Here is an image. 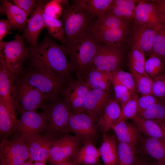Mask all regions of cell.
<instances>
[{"label": "cell", "instance_id": "cell-1", "mask_svg": "<svg viewBox=\"0 0 165 165\" xmlns=\"http://www.w3.org/2000/svg\"><path fill=\"white\" fill-rule=\"evenodd\" d=\"M31 49L32 70L69 79L72 70L63 45L48 38Z\"/></svg>", "mask_w": 165, "mask_h": 165}, {"label": "cell", "instance_id": "cell-2", "mask_svg": "<svg viewBox=\"0 0 165 165\" xmlns=\"http://www.w3.org/2000/svg\"><path fill=\"white\" fill-rule=\"evenodd\" d=\"M72 71L82 79L92 66L97 43L91 33L63 44Z\"/></svg>", "mask_w": 165, "mask_h": 165}, {"label": "cell", "instance_id": "cell-3", "mask_svg": "<svg viewBox=\"0 0 165 165\" xmlns=\"http://www.w3.org/2000/svg\"><path fill=\"white\" fill-rule=\"evenodd\" d=\"M62 6L61 16L65 33V43L91 33L93 19L78 6L70 4L68 1L62 0Z\"/></svg>", "mask_w": 165, "mask_h": 165}, {"label": "cell", "instance_id": "cell-4", "mask_svg": "<svg viewBox=\"0 0 165 165\" xmlns=\"http://www.w3.org/2000/svg\"><path fill=\"white\" fill-rule=\"evenodd\" d=\"M43 110L41 114L47 123L44 135L54 141L69 134L68 122L72 113L64 100L50 103Z\"/></svg>", "mask_w": 165, "mask_h": 165}, {"label": "cell", "instance_id": "cell-5", "mask_svg": "<svg viewBox=\"0 0 165 165\" xmlns=\"http://www.w3.org/2000/svg\"><path fill=\"white\" fill-rule=\"evenodd\" d=\"M19 78L31 86L41 94L45 101L50 103L59 99L68 79L47 74L31 70Z\"/></svg>", "mask_w": 165, "mask_h": 165}, {"label": "cell", "instance_id": "cell-6", "mask_svg": "<svg viewBox=\"0 0 165 165\" xmlns=\"http://www.w3.org/2000/svg\"><path fill=\"white\" fill-rule=\"evenodd\" d=\"M24 39L16 35L11 41L0 42V58L16 79L24 73L23 64L30 56L31 48L26 46Z\"/></svg>", "mask_w": 165, "mask_h": 165}, {"label": "cell", "instance_id": "cell-7", "mask_svg": "<svg viewBox=\"0 0 165 165\" xmlns=\"http://www.w3.org/2000/svg\"><path fill=\"white\" fill-rule=\"evenodd\" d=\"M14 95L16 110L20 115L27 111L43 109L47 105L37 90L19 78L15 81Z\"/></svg>", "mask_w": 165, "mask_h": 165}, {"label": "cell", "instance_id": "cell-8", "mask_svg": "<svg viewBox=\"0 0 165 165\" xmlns=\"http://www.w3.org/2000/svg\"><path fill=\"white\" fill-rule=\"evenodd\" d=\"M97 43L92 66L98 69L110 72L119 69L125 47L112 44Z\"/></svg>", "mask_w": 165, "mask_h": 165}, {"label": "cell", "instance_id": "cell-9", "mask_svg": "<svg viewBox=\"0 0 165 165\" xmlns=\"http://www.w3.org/2000/svg\"><path fill=\"white\" fill-rule=\"evenodd\" d=\"M28 142L14 136L11 140H2L0 145V163L5 165H21L29 159Z\"/></svg>", "mask_w": 165, "mask_h": 165}, {"label": "cell", "instance_id": "cell-10", "mask_svg": "<svg viewBox=\"0 0 165 165\" xmlns=\"http://www.w3.org/2000/svg\"><path fill=\"white\" fill-rule=\"evenodd\" d=\"M82 141L69 134L53 141L47 162L50 165L60 164L71 160L81 148Z\"/></svg>", "mask_w": 165, "mask_h": 165}, {"label": "cell", "instance_id": "cell-11", "mask_svg": "<svg viewBox=\"0 0 165 165\" xmlns=\"http://www.w3.org/2000/svg\"><path fill=\"white\" fill-rule=\"evenodd\" d=\"M47 123L41 114L36 111H27L18 119L14 136L27 141L45 130Z\"/></svg>", "mask_w": 165, "mask_h": 165}, {"label": "cell", "instance_id": "cell-12", "mask_svg": "<svg viewBox=\"0 0 165 165\" xmlns=\"http://www.w3.org/2000/svg\"><path fill=\"white\" fill-rule=\"evenodd\" d=\"M131 23L128 35V46L131 49H138L143 52L145 55L150 56L152 54L156 30L134 20Z\"/></svg>", "mask_w": 165, "mask_h": 165}, {"label": "cell", "instance_id": "cell-13", "mask_svg": "<svg viewBox=\"0 0 165 165\" xmlns=\"http://www.w3.org/2000/svg\"><path fill=\"white\" fill-rule=\"evenodd\" d=\"M90 88L83 80H69L62 92L64 101L73 114L84 112L86 95Z\"/></svg>", "mask_w": 165, "mask_h": 165}, {"label": "cell", "instance_id": "cell-14", "mask_svg": "<svg viewBox=\"0 0 165 165\" xmlns=\"http://www.w3.org/2000/svg\"><path fill=\"white\" fill-rule=\"evenodd\" d=\"M96 119L84 112L72 113L68 122L70 132L75 134L82 142L86 140H92L98 132Z\"/></svg>", "mask_w": 165, "mask_h": 165}, {"label": "cell", "instance_id": "cell-15", "mask_svg": "<svg viewBox=\"0 0 165 165\" xmlns=\"http://www.w3.org/2000/svg\"><path fill=\"white\" fill-rule=\"evenodd\" d=\"M139 0L135 11L134 20L155 30L165 24V19L152 1Z\"/></svg>", "mask_w": 165, "mask_h": 165}, {"label": "cell", "instance_id": "cell-16", "mask_svg": "<svg viewBox=\"0 0 165 165\" xmlns=\"http://www.w3.org/2000/svg\"><path fill=\"white\" fill-rule=\"evenodd\" d=\"M16 79L0 58V100L4 103L14 120L17 122L14 95Z\"/></svg>", "mask_w": 165, "mask_h": 165}, {"label": "cell", "instance_id": "cell-17", "mask_svg": "<svg viewBox=\"0 0 165 165\" xmlns=\"http://www.w3.org/2000/svg\"><path fill=\"white\" fill-rule=\"evenodd\" d=\"M46 3L40 0L37 8L28 19L23 35L31 47H35L38 44V39L42 30L45 28L42 16L43 9Z\"/></svg>", "mask_w": 165, "mask_h": 165}, {"label": "cell", "instance_id": "cell-18", "mask_svg": "<svg viewBox=\"0 0 165 165\" xmlns=\"http://www.w3.org/2000/svg\"><path fill=\"white\" fill-rule=\"evenodd\" d=\"M110 99L108 91L90 89L85 100L84 112L96 119Z\"/></svg>", "mask_w": 165, "mask_h": 165}, {"label": "cell", "instance_id": "cell-19", "mask_svg": "<svg viewBox=\"0 0 165 165\" xmlns=\"http://www.w3.org/2000/svg\"><path fill=\"white\" fill-rule=\"evenodd\" d=\"M53 141L48 137L40 134L28 140V142L29 152V161L32 163L33 162L47 161Z\"/></svg>", "mask_w": 165, "mask_h": 165}, {"label": "cell", "instance_id": "cell-20", "mask_svg": "<svg viewBox=\"0 0 165 165\" xmlns=\"http://www.w3.org/2000/svg\"><path fill=\"white\" fill-rule=\"evenodd\" d=\"M0 11L6 15L11 29L20 31L25 28L28 16L17 6L7 0H2Z\"/></svg>", "mask_w": 165, "mask_h": 165}, {"label": "cell", "instance_id": "cell-21", "mask_svg": "<svg viewBox=\"0 0 165 165\" xmlns=\"http://www.w3.org/2000/svg\"><path fill=\"white\" fill-rule=\"evenodd\" d=\"M112 72L101 71L92 66L81 79L90 89L108 91L112 83Z\"/></svg>", "mask_w": 165, "mask_h": 165}, {"label": "cell", "instance_id": "cell-22", "mask_svg": "<svg viewBox=\"0 0 165 165\" xmlns=\"http://www.w3.org/2000/svg\"><path fill=\"white\" fill-rule=\"evenodd\" d=\"M139 0H113L105 14L112 15L131 23Z\"/></svg>", "mask_w": 165, "mask_h": 165}, {"label": "cell", "instance_id": "cell-23", "mask_svg": "<svg viewBox=\"0 0 165 165\" xmlns=\"http://www.w3.org/2000/svg\"><path fill=\"white\" fill-rule=\"evenodd\" d=\"M83 145L71 160L79 165L100 164L99 149L95 146L91 140L82 141Z\"/></svg>", "mask_w": 165, "mask_h": 165}, {"label": "cell", "instance_id": "cell-24", "mask_svg": "<svg viewBox=\"0 0 165 165\" xmlns=\"http://www.w3.org/2000/svg\"><path fill=\"white\" fill-rule=\"evenodd\" d=\"M130 28L93 30H91V33L97 43L123 46V43L126 39Z\"/></svg>", "mask_w": 165, "mask_h": 165}, {"label": "cell", "instance_id": "cell-25", "mask_svg": "<svg viewBox=\"0 0 165 165\" xmlns=\"http://www.w3.org/2000/svg\"><path fill=\"white\" fill-rule=\"evenodd\" d=\"M118 142L135 146L141 138L138 128L122 120L115 123L112 126Z\"/></svg>", "mask_w": 165, "mask_h": 165}, {"label": "cell", "instance_id": "cell-26", "mask_svg": "<svg viewBox=\"0 0 165 165\" xmlns=\"http://www.w3.org/2000/svg\"><path fill=\"white\" fill-rule=\"evenodd\" d=\"M103 111L97 122L98 126L103 134L107 133L118 120L121 115V107L115 99H110Z\"/></svg>", "mask_w": 165, "mask_h": 165}, {"label": "cell", "instance_id": "cell-27", "mask_svg": "<svg viewBox=\"0 0 165 165\" xmlns=\"http://www.w3.org/2000/svg\"><path fill=\"white\" fill-rule=\"evenodd\" d=\"M102 142L99 148L103 165H118L117 144L116 137L103 134Z\"/></svg>", "mask_w": 165, "mask_h": 165}, {"label": "cell", "instance_id": "cell-28", "mask_svg": "<svg viewBox=\"0 0 165 165\" xmlns=\"http://www.w3.org/2000/svg\"><path fill=\"white\" fill-rule=\"evenodd\" d=\"M113 0H74L72 3L78 6L93 19L105 14Z\"/></svg>", "mask_w": 165, "mask_h": 165}, {"label": "cell", "instance_id": "cell-29", "mask_svg": "<svg viewBox=\"0 0 165 165\" xmlns=\"http://www.w3.org/2000/svg\"><path fill=\"white\" fill-rule=\"evenodd\" d=\"M141 148L145 154L157 161L165 158V139L147 137L141 141Z\"/></svg>", "mask_w": 165, "mask_h": 165}, {"label": "cell", "instance_id": "cell-30", "mask_svg": "<svg viewBox=\"0 0 165 165\" xmlns=\"http://www.w3.org/2000/svg\"><path fill=\"white\" fill-rule=\"evenodd\" d=\"M133 119L140 131L148 137L165 139V130L158 123L137 116Z\"/></svg>", "mask_w": 165, "mask_h": 165}, {"label": "cell", "instance_id": "cell-31", "mask_svg": "<svg viewBox=\"0 0 165 165\" xmlns=\"http://www.w3.org/2000/svg\"><path fill=\"white\" fill-rule=\"evenodd\" d=\"M17 124L4 103L0 100V133L2 140L14 134Z\"/></svg>", "mask_w": 165, "mask_h": 165}, {"label": "cell", "instance_id": "cell-32", "mask_svg": "<svg viewBox=\"0 0 165 165\" xmlns=\"http://www.w3.org/2000/svg\"><path fill=\"white\" fill-rule=\"evenodd\" d=\"M136 116L154 121L165 130V101H159Z\"/></svg>", "mask_w": 165, "mask_h": 165}, {"label": "cell", "instance_id": "cell-33", "mask_svg": "<svg viewBox=\"0 0 165 165\" xmlns=\"http://www.w3.org/2000/svg\"><path fill=\"white\" fill-rule=\"evenodd\" d=\"M130 23L115 16L105 14L94 21L91 30L128 28L130 27Z\"/></svg>", "mask_w": 165, "mask_h": 165}, {"label": "cell", "instance_id": "cell-34", "mask_svg": "<svg viewBox=\"0 0 165 165\" xmlns=\"http://www.w3.org/2000/svg\"><path fill=\"white\" fill-rule=\"evenodd\" d=\"M42 14L45 28L47 29L50 35L64 44L65 42L66 36L64 26L62 20L58 18L49 16L45 14L43 11Z\"/></svg>", "mask_w": 165, "mask_h": 165}, {"label": "cell", "instance_id": "cell-35", "mask_svg": "<svg viewBox=\"0 0 165 165\" xmlns=\"http://www.w3.org/2000/svg\"><path fill=\"white\" fill-rule=\"evenodd\" d=\"M136 151L135 146L118 142V165H133L136 159Z\"/></svg>", "mask_w": 165, "mask_h": 165}, {"label": "cell", "instance_id": "cell-36", "mask_svg": "<svg viewBox=\"0 0 165 165\" xmlns=\"http://www.w3.org/2000/svg\"><path fill=\"white\" fill-rule=\"evenodd\" d=\"M127 57L129 67L136 72L151 79L145 71L146 61L143 52L137 49H132L129 52Z\"/></svg>", "mask_w": 165, "mask_h": 165}, {"label": "cell", "instance_id": "cell-37", "mask_svg": "<svg viewBox=\"0 0 165 165\" xmlns=\"http://www.w3.org/2000/svg\"><path fill=\"white\" fill-rule=\"evenodd\" d=\"M135 82L137 91L141 95L153 94L152 79L139 74L129 67Z\"/></svg>", "mask_w": 165, "mask_h": 165}, {"label": "cell", "instance_id": "cell-38", "mask_svg": "<svg viewBox=\"0 0 165 165\" xmlns=\"http://www.w3.org/2000/svg\"><path fill=\"white\" fill-rule=\"evenodd\" d=\"M152 54L165 59V24L156 30Z\"/></svg>", "mask_w": 165, "mask_h": 165}, {"label": "cell", "instance_id": "cell-39", "mask_svg": "<svg viewBox=\"0 0 165 165\" xmlns=\"http://www.w3.org/2000/svg\"><path fill=\"white\" fill-rule=\"evenodd\" d=\"M112 84L115 99L123 106L134 95L118 79L114 72H112ZM135 95V94H134Z\"/></svg>", "mask_w": 165, "mask_h": 165}, {"label": "cell", "instance_id": "cell-40", "mask_svg": "<svg viewBox=\"0 0 165 165\" xmlns=\"http://www.w3.org/2000/svg\"><path fill=\"white\" fill-rule=\"evenodd\" d=\"M164 69L162 59L154 54H152L145 61V72L152 79L161 74Z\"/></svg>", "mask_w": 165, "mask_h": 165}, {"label": "cell", "instance_id": "cell-41", "mask_svg": "<svg viewBox=\"0 0 165 165\" xmlns=\"http://www.w3.org/2000/svg\"><path fill=\"white\" fill-rule=\"evenodd\" d=\"M138 96L137 94L133 95L130 99L121 107L120 116L116 121L134 118L137 115L138 108L137 101Z\"/></svg>", "mask_w": 165, "mask_h": 165}, {"label": "cell", "instance_id": "cell-42", "mask_svg": "<svg viewBox=\"0 0 165 165\" xmlns=\"http://www.w3.org/2000/svg\"><path fill=\"white\" fill-rule=\"evenodd\" d=\"M119 81L134 95L137 91L135 82L131 73L121 70L120 68L113 72Z\"/></svg>", "mask_w": 165, "mask_h": 165}, {"label": "cell", "instance_id": "cell-43", "mask_svg": "<svg viewBox=\"0 0 165 165\" xmlns=\"http://www.w3.org/2000/svg\"><path fill=\"white\" fill-rule=\"evenodd\" d=\"M62 0H52L46 3L43 11L47 16L55 18L61 16L62 10Z\"/></svg>", "mask_w": 165, "mask_h": 165}, {"label": "cell", "instance_id": "cell-44", "mask_svg": "<svg viewBox=\"0 0 165 165\" xmlns=\"http://www.w3.org/2000/svg\"><path fill=\"white\" fill-rule=\"evenodd\" d=\"M152 94L157 98L165 101V72L152 79Z\"/></svg>", "mask_w": 165, "mask_h": 165}, {"label": "cell", "instance_id": "cell-45", "mask_svg": "<svg viewBox=\"0 0 165 165\" xmlns=\"http://www.w3.org/2000/svg\"><path fill=\"white\" fill-rule=\"evenodd\" d=\"M159 101L158 98L153 94L141 95L138 98L137 101L138 108L137 115L141 113Z\"/></svg>", "mask_w": 165, "mask_h": 165}, {"label": "cell", "instance_id": "cell-46", "mask_svg": "<svg viewBox=\"0 0 165 165\" xmlns=\"http://www.w3.org/2000/svg\"><path fill=\"white\" fill-rule=\"evenodd\" d=\"M14 4L24 11L29 16L37 7L40 0H13Z\"/></svg>", "mask_w": 165, "mask_h": 165}, {"label": "cell", "instance_id": "cell-47", "mask_svg": "<svg viewBox=\"0 0 165 165\" xmlns=\"http://www.w3.org/2000/svg\"><path fill=\"white\" fill-rule=\"evenodd\" d=\"M11 29L7 19H3L0 20V42L7 34L10 33Z\"/></svg>", "mask_w": 165, "mask_h": 165}, {"label": "cell", "instance_id": "cell-48", "mask_svg": "<svg viewBox=\"0 0 165 165\" xmlns=\"http://www.w3.org/2000/svg\"><path fill=\"white\" fill-rule=\"evenodd\" d=\"M165 19V0H152Z\"/></svg>", "mask_w": 165, "mask_h": 165}, {"label": "cell", "instance_id": "cell-49", "mask_svg": "<svg viewBox=\"0 0 165 165\" xmlns=\"http://www.w3.org/2000/svg\"><path fill=\"white\" fill-rule=\"evenodd\" d=\"M133 165H149L144 160L137 159H136Z\"/></svg>", "mask_w": 165, "mask_h": 165}, {"label": "cell", "instance_id": "cell-50", "mask_svg": "<svg viewBox=\"0 0 165 165\" xmlns=\"http://www.w3.org/2000/svg\"><path fill=\"white\" fill-rule=\"evenodd\" d=\"M50 165H79L71 161L66 162L60 164H53Z\"/></svg>", "mask_w": 165, "mask_h": 165}, {"label": "cell", "instance_id": "cell-51", "mask_svg": "<svg viewBox=\"0 0 165 165\" xmlns=\"http://www.w3.org/2000/svg\"><path fill=\"white\" fill-rule=\"evenodd\" d=\"M153 165H165V158L161 160L157 161Z\"/></svg>", "mask_w": 165, "mask_h": 165}, {"label": "cell", "instance_id": "cell-52", "mask_svg": "<svg viewBox=\"0 0 165 165\" xmlns=\"http://www.w3.org/2000/svg\"><path fill=\"white\" fill-rule=\"evenodd\" d=\"M45 162H35L33 163V165H45Z\"/></svg>", "mask_w": 165, "mask_h": 165}, {"label": "cell", "instance_id": "cell-53", "mask_svg": "<svg viewBox=\"0 0 165 165\" xmlns=\"http://www.w3.org/2000/svg\"><path fill=\"white\" fill-rule=\"evenodd\" d=\"M21 165H33V163L28 160L26 161Z\"/></svg>", "mask_w": 165, "mask_h": 165}, {"label": "cell", "instance_id": "cell-54", "mask_svg": "<svg viewBox=\"0 0 165 165\" xmlns=\"http://www.w3.org/2000/svg\"><path fill=\"white\" fill-rule=\"evenodd\" d=\"M163 66H164V69H165V59H164V61Z\"/></svg>", "mask_w": 165, "mask_h": 165}, {"label": "cell", "instance_id": "cell-55", "mask_svg": "<svg viewBox=\"0 0 165 165\" xmlns=\"http://www.w3.org/2000/svg\"><path fill=\"white\" fill-rule=\"evenodd\" d=\"M0 165H5L3 164L2 163H0Z\"/></svg>", "mask_w": 165, "mask_h": 165}, {"label": "cell", "instance_id": "cell-56", "mask_svg": "<svg viewBox=\"0 0 165 165\" xmlns=\"http://www.w3.org/2000/svg\"><path fill=\"white\" fill-rule=\"evenodd\" d=\"M101 165V164H99V165Z\"/></svg>", "mask_w": 165, "mask_h": 165}]
</instances>
